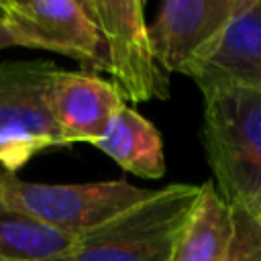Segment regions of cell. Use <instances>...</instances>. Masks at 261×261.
Listing matches in <instances>:
<instances>
[{
  "mask_svg": "<svg viewBox=\"0 0 261 261\" xmlns=\"http://www.w3.org/2000/svg\"><path fill=\"white\" fill-rule=\"evenodd\" d=\"M204 96L202 141L214 184L228 204H261V88L220 84Z\"/></svg>",
  "mask_w": 261,
  "mask_h": 261,
  "instance_id": "obj_1",
  "label": "cell"
},
{
  "mask_svg": "<svg viewBox=\"0 0 261 261\" xmlns=\"http://www.w3.org/2000/svg\"><path fill=\"white\" fill-rule=\"evenodd\" d=\"M200 188L169 184L112 220L75 237L73 245L47 261H169Z\"/></svg>",
  "mask_w": 261,
  "mask_h": 261,
  "instance_id": "obj_2",
  "label": "cell"
},
{
  "mask_svg": "<svg viewBox=\"0 0 261 261\" xmlns=\"http://www.w3.org/2000/svg\"><path fill=\"white\" fill-rule=\"evenodd\" d=\"M151 194L153 190L137 188L124 179L35 184L20 179L16 173L0 171V196L8 208L75 237L112 220Z\"/></svg>",
  "mask_w": 261,
  "mask_h": 261,
  "instance_id": "obj_3",
  "label": "cell"
},
{
  "mask_svg": "<svg viewBox=\"0 0 261 261\" xmlns=\"http://www.w3.org/2000/svg\"><path fill=\"white\" fill-rule=\"evenodd\" d=\"M102 41V71L122 100L169 98V73L157 63L141 0H84Z\"/></svg>",
  "mask_w": 261,
  "mask_h": 261,
  "instance_id": "obj_4",
  "label": "cell"
},
{
  "mask_svg": "<svg viewBox=\"0 0 261 261\" xmlns=\"http://www.w3.org/2000/svg\"><path fill=\"white\" fill-rule=\"evenodd\" d=\"M55 63H0V169L16 173L35 155L65 147L49 110Z\"/></svg>",
  "mask_w": 261,
  "mask_h": 261,
  "instance_id": "obj_5",
  "label": "cell"
},
{
  "mask_svg": "<svg viewBox=\"0 0 261 261\" xmlns=\"http://www.w3.org/2000/svg\"><path fill=\"white\" fill-rule=\"evenodd\" d=\"M0 18L16 47L45 49L102 71L100 33L84 0H0Z\"/></svg>",
  "mask_w": 261,
  "mask_h": 261,
  "instance_id": "obj_6",
  "label": "cell"
},
{
  "mask_svg": "<svg viewBox=\"0 0 261 261\" xmlns=\"http://www.w3.org/2000/svg\"><path fill=\"white\" fill-rule=\"evenodd\" d=\"M241 0H165L149 24L157 63L167 73L190 75L216 47Z\"/></svg>",
  "mask_w": 261,
  "mask_h": 261,
  "instance_id": "obj_7",
  "label": "cell"
},
{
  "mask_svg": "<svg viewBox=\"0 0 261 261\" xmlns=\"http://www.w3.org/2000/svg\"><path fill=\"white\" fill-rule=\"evenodd\" d=\"M126 104L108 80L90 71L55 69L49 86V110L63 145H94L114 112Z\"/></svg>",
  "mask_w": 261,
  "mask_h": 261,
  "instance_id": "obj_8",
  "label": "cell"
},
{
  "mask_svg": "<svg viewBox=\"0 0 261 261\" xmlns=\"http://www.w3.org/2000/svg\"><path fill=\"white\" fill-rule=\"evenodd\" d=\"M190 77L204 90L232 84L261 88V2L241 0L216 47L192 69Z\"/></svg>",
  "mask_w": 261,
  "mask_h": 261,
  "instance_id": "obj_9",
  "label": "cell"
},
{
  "mask_svg": "<svg viewBox=\"0 0 261 261\" xmlns=\"http://www.w3.org/2000/svg\"><path fill=\"white\" fill-rule=\"evenodd\" d=\"M94 147L139 177L157 179L165 173L163 141L157 126L128 104L114 112Z\"/></svg>",
  "mask_w": 261,
  "mask_h": 261,
  "instance_id": "obj_10",
  "label": "cell"
},
{
  "mask_svg": "<svg viewBox=\"0 0 261 261\" xmlns=\"http://www.w3.org/2000/svg\"><path fill=\"white\" fill-rule=\"evenodd\" d=\"M232 237L230 204L212 179L204 181L200 196L184 222L169 261H224Z\"/></svg>",
  "mask_w": 261,
  "mask_h": 261,
  "instance_id": "obj_11",
  "label": "cell"
},
{
  "mask_svg": "<svg viewBox=\"0 0 261 261\" xmlns=\"http://www.w3.org/2000/svg\"><path fill=\"white\" fill-rule=\"evenodd\" d=\"M73 241L75 234H67L14 212L0 196V257L18 261H47L65 253Z\"/></svg>",
  "mask_w": 261,
  "mask_h": 261,
  "instance_id": "obj_12",
  "label": "cell"
},
{
  "mask_svg": "<svg viewBox=\"0 0 261 261\" xmlns=\"http://www.w3.org/2000/svg\"><path fill=\"white\" fill-rule=\"evenodd\" d=\"M232 237L224 261H261V226L241 204H230Z\"/></svg>",
  "mask_w": 261,
  "mask_h": 261,
  "instance_id": "obj_13",
  "label": "cell"
},
{
  "mask_svg": "<svg viewBox=\"0 0 261 261\" xmlns=\"http://www.w3.org/2000/svg\"><path fill=\"white\" fill-rule=\"evenodd\" d=\"M8 47H16V45H14V39L10 37L8 29L4 27V22H2V18H0V51H2V49H8Z\"/></svg>",
  "mask_w": 261,
  "mask_h": 261,
  "instance_id": "obj_14",
  "label": "cell"
},
{
  "mask_svg": "<svg viewBox=\"0 0 261 261\" xmlns=\"http://www.w3.org/2000/svg\"><path fill=\"white\" fill-rule=\"evenodd\" d=\"M249 212H251V216L257 220V224L261 226V204H257V206H253V208H247Z\"/></svg>",
  "mask_w": 261,
  "mask_h": 261,
  "instance_id": "obj_15",
  "label": "cell"
},
{
  "mask_svg": "<svg viewBox=\"0 0 261 261\" xmlns=\"http://www.w3.org/2000/svg\"><path fill=\"white\" fill-rule=\"evenodd\" d=\"M0 261H18V259H8V257H0Z\"/></svg>",
  "mask_w": 261,
  "mask_h": 261,
  "instance_id": "obj_16",
  "label": "cell"
}]
</instances>
